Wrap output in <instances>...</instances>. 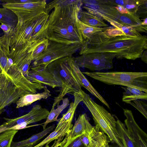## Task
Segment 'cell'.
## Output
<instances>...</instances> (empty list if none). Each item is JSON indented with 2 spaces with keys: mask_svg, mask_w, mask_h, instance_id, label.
Segmentation results:
<instances>
[{
  "mask_svg": "<svg viewBox=\"0 0 147 147\" xmlns=\"http://www.w3.org/2000/svg\"><path fill=\"white\" fill-rule=\"evenodd\" d=\"M80 50L81 55L95 53H114L118 59L135 60L141 57L147 49V37H132L126 35L109 36L105 31L97 33L84 42Z\"/></svg>",
  "mask_w": 147,
  "mask_h": 147,
  "instance_id": "cell-1",
  "label": "cell"
},
{
  "mask_svg": "<svg viewBox=\"0 0 147 147\" xmlns=\"http://www.w3.org/2000/svg\"><path fill=\"white\" fill-rule=\"evenodd\" d=\"M70 57H62L48 64L47 67L59 79L61 87L58 95L55 97L52 109L58 106L65 95L75 93L82 94L83 90L79 82L74 75L69 63Z\"/></svg>",
  "mask_w": 147,
  "mask_h": 147,
  "instance_id": "cell-2",
  "label": "cell"
},
{
  "mask_svg": "<svg viewBox=\"0 0 147 147\" xmlns=\"http://www.w3.org/2000/svg\"><path fill=\"white\" fill-rule=\"evenodd\" d=\"M82 102L91 113L94 123L100 129L106 134L110 141L119 147H124L116 127L114 117L103 107L96 103L83 90Z\"/></svg>",
  "mask_w": 147,
  "mask_h": 147,
  "instance_id": "cell-3",
  "label": "cell"
},
{
  "mask_svg": "<svg viewBox=\"0 0 147 147\" xmlns=\"http://www.w3.org/2000/svg\"><path fill=\"white\" fill-rule=\"evenodd\" d=\"M82 73L108 85H120L131 87L147 93L146 72L86 71Z\"/></svg>",
  "mask_w": 147,
  "mask_h": 147,
  "instance_id": "cell-4",
  "label": "cell"
},
{
  "mask_svg": "<svg viewBox=\"0 0 147 147\" xmlns=\"http://www.w3.org/2000/svg\"><path fill=\"white\" fill-rule=\"evenodd\" d=\"M37 44L36 42H30L10 51L7 56L12 59L13 63L7 67L5 75L13 83L20 84L27 78L33 61L32 53Z\"/></svg>",
  "mask_w": 147,
  "mask_h": 147,
  "instance_id": "cell-5",
  "label": "cell"
},
{
  "mask_svg": "<svg viewBox=\"0 0 147 147\" xmlns=\"http://www.w3.org/2000/svg\"><path fill=\"white\" fill-rule=\"evenodd\" d=\"M47 14L44 12L25 22H18L9 32L0 37V45L3 50L9 53L10 50L32 41L31 36L35 28Z\"/></svg>",
  "mask_w": 147,
  "mask_h": 147,
  "instance_id": "cell-6",
  "label": "cell"
},
{
  "mask_svg": "<svg viewBox=\"0 0 147 147\" xmlns=\"http://www.w3.org/2000/svg\"><path fill=\"white\" fill-rule=\"evenodd\" d=\"M49 15L45 31V38L53 41L66 44L76 43L68 33L63 18L59 5L56 4L46 7L45 13Z\"/></svg>",
  "mask_w": 147,
  "mask_h": 147,
  "instance_id": "cell-7",
  "label": "cell"
},
{
  "mask_svg": "<svg viewBox=\"0 0 147 147\" xmlns=\"http://www.w3.org/2000/svg\"><path fill=\"white\" fill-rule=\"evenodd\" d=\"M84 43L68 44L49 40V44L46 51L39 57L33 61L32 66L45 65L47 66L57 59L72 57L73 54L81 49Z\"/></svg>",
  "mask_w": 147,
  "mask_h": 147,
  "instance_id": "cell-8",
  "label": "cell"
},
{
  "mask_svg": "<svg viewBox=\"0 0 147 147\" xmlns=\"http://www.w3.org/2000/svg\"><path fill=\"white\" fill-rule=\"evenodd\" d=\"M49 112L40 105H36L28 113L23 116L13 119L5 118V121L0 125V131L2 132L8 130H18L34 126V125H28L46 119Z\"/></svg>",
  "mask_w": 147,
  "mask_h": 147,
  "instance_id": "cell-9",
  "label": "cell"
},
{
  "mask_svg": "<svg viewBox=\"0 0 147 147\" xmlns=\"http://www.w3.org/2000/svg\"><path fill=\"white\" fill-rule=\"evenodd\" d=\"M115 57L114 54L109 53H95L73 57L79 68H86L92 71L113 68Z\"/></svg>",
  "mask_w": 147,
  "mask_h": 147,
  "instance_id": "cell-10",
  "label": "cell"
},
{
  "mask_svg": "<svg viewBox=\"0 0 147 147\" xmlns=\"http://www.w3.org/2000/svg\"><path fill=\"white\" fill-rule=\"evenodd\" d=\"M47 4L45 0H36L33 2L23 3H4L2 6L13 11L16 15L18 22L23 23L45 12Z\"/></svg>",
  "mask_w": 147,
  "mask_h": 147,
  "instance_id": "cell-11",
  "label": "cell"
},
{
  "mask_svg": "<svg viewBox=\"0 0 147 147\" xmlns=\"http://www.w3.org/2000/svg\"><path fill=\"white\" fill-rule=\"evenodd\" d=\"M28 94L15 86L4 74H0V112L16 103L22 95Z\"/></svg>",
  "mask_w": 147,
  "mask_h": 147,
  "instance_id": "cell-12",
  "label": "cell"
},
{
  "mask_svg": "<svg viewBox=\"0 0 147 147\" xmlns=\"http://www.w3.org/2000/svg\"><path fill=\"white\" fill-rule=\"evenodd\" d=\"M27 78L32 82L39 83L53 88L61 87L60 81L45 65L30 66Z\"/></svg>",
  "mask_w": 147,
  "mask_h": 147,
  "instance_id": "cell-13",
  "label": "cell"
},
{
  "mask_svg": "<svg viewBox=\"0 0 147 147\" xmlns=\"http://www.w3.org/2000/svg\"><path fill=\"white\" fill-rule=\"evenodd\" d=\"M126 118L124 121L127 130L136 147H147V135L135 121L131 111L123 109Z\"/></svg>",
  "mask_w": 147,
  "mask_h": 147,
  "instance_id": "cell-14",
  "label": "cell"
},
{
  "mask_svg": "<svg viewBox=\"0 0 147 147\" xmlns=\"http://www.w3.org/2000/svg\"><path fill=\"white\" fill-rule=\"evenodd\" d=\"M69 63L71 70L81 87L86 89L93 95L99 99L109 109V106L105 100L93 86L88 80L86 78L74 60L73 57H70Z\"/></svg>",
  "mask_w": 147,
  "mask_h": 147,
  "instance_id": "cell-15",
  "label": "cell"
},
{
  "mask_svg": "<svg viewBox=\"0 0 147 147\" xmlns=\"http://www.w3.org/2000/svg\"><path fill=\"white\" fill-rule=\"evenodd\" d=\"M89 123V118L86 113L80 115L70 131L61 142L59 147H62L67 142L82 135L86 130Z\"/></svg>",
  "mask_w": 147,
  "mask_h": 147,
  "instance_id": "cell-16",
  "label": "cell"
},
{
  "mask_svg": "<svg viewBox=\"0 0 147 147\" xmlns=\"http://www.w3.org/2000/svg\"><path fill=\"white\" fill-rule=\"evenodd\" d=\"M115 21L121 25L131 27L139 32H147V26L142 25V21L136 13L121 14Z\"/></svg>",
  "mask_w": 147,
  "mask_h": 147,
  "instance_id": "cell-17",
  "label": "cell"
},
{
  "mask_svg": "<svg viewBox=\"0 0 147 147\" xmlns=\"http://www.w3.org/2000/svg\"><path fill=\"white\" fill-rule=\"evenodd\" d=\"M55 127V125H53L26 139L18 142L12 141L11 147H33L39 143L41 139L53 131Z\"/></svg>",
  "mask_w": 147,
  "mask_h": 147,
  "instance_id": "cell-18",
  "label": "cell"
},
{
  "mask_svg": "<svg viewBox=\"0 0 147 147\" xmlns=\"http://www.w3.org/2000/svg\"><path fill=\"white\" fill-rule=\"evenodd\" d=\"M44 91L41 93H28L21 96L16 102V108H21L31 105L35 102L42 99H46L50 96V92L45 86Z\"/></svg>",
  "mask_w": 147,
  "mask_h": 147,
  "instance_id": "cell-19",
  "label": "cell"
},
{
  "mask_svg": "<svg viewBox=\"0 0 147 147\" xmlns=\"http://www.w3.org/2000/svg\"><path fill=\"white\" fill-rule=\"evenodd\" d=\"M73 126L71 123L59 127H57L54 131L51 133L42 141L33 147H43L48 145L53 140L59 139H63V138L70 131Z\"/></svg>",
  "mask_w": 147,
  "mask_h": 147,
  "instance_id": "cell-20",
  "label": "cell"
},
{
  "mask_svg": "<svg viewBox=\"0 0 147 147\" xmlns=\"http://www.w3.org/2000/svg\"><path fill=\"white\" fill-rule=\"evenodd\" d=\"M85 132L87 134L89 140L88 147H101L108 142L107 136L96 125L92 126Z\"/></svg>",
  "mask_w": 147,
  "mask_h": 147,
  "instance_id": "cell-21",
  "label": "cell"
},
{
  "mask_svg": "<svg viewBox=\"0 0 147 147\" xmlns=\"http://www.w3.org/2000/svg\"><path fill=\"white\" fill-rule=\"evenodd\" d=\"M76 23L78 30L82 41L89 39L93 35L99 32L105 31L111 27L105 28H96L86 24L77 18Z\"/></svg>",
  "mask_w": 147,
  "mask_h": 147,
  "instance_id": "cell-22",
  "label": "cell"
},
{
  "mask_svg": "<svg viewBox=\"0 0 147 147\" xmlns=\"http://www.w3.org/2000/svg\"><path fill=\"white\" fill-rule=\"evenodd\" d=\"M78 18L84 24L93 27L105 28L109 27L102 18L81 9L79 12Z\"/></svg>",
  "mask_w": 147,
  "mask_h": 147,
  "instance_id": "cell-23",
  "label": "cell"
},
{
  "mask_svg": "<svg viewBox=\"0 0 147 147\" xmlns=\"http://www.w3.org/2000/svg\"><path fill=\"white\" fill-rule=\"evenodd\" d=\"M124 92H123V102L130 104L132 101L138 99H147V93L136 88L129 87H121Z\"/></svg>",
  "mask_w": 147,
  "mask_h": 147,
  "instance_id": "cell-24",
  "label": "cell"
},
{
  "mask_svg": "<svg viewBox=\"0 0 147 147\" xmlns=\"http://www.w3.org/2000/svg\"><path fill=\"white\" fill-rule=\"evenodd\" d=\"M116 127L122 140L124 147H136L135 144L128 132L125 125L115 115Z\"/></svg>",
  "mask_w": 147,
  "mask_h": 147,
  "instance_id": "cell-25",
  "label": "cell"
},
{
  "mask_svg": "<svg viewBox=\"0 0 147 147\" xmlns=\"http://www.w3.org/2000/svg\"><path fill=\"white\" fill-rule=\"evenodd\" d=\"M62 103L61 105L57 106L56 109H51L49 112L45 121L43 123V129L46 127L48 123L55 121H57V118L62 111L69 104V101L67 98H63L62 99Z\"/></svg>",
  "mask_w": 147,
  "mask_h": 147,
  "instance_id": "cell-26",
  "label": "cell"
},
{
  "mask_svg": "<svg viewBox=\"0 0 147 147\" xmlns=\"http://www.w3.org/2000/svg\"><path fill=\"white\" fill-rule=\"evenodd\" d=\"M18 22L16 15L10 9L5 7L0 8V23L8 24L14 28Z\"/></svg>",
  "mask_w": 147,
  "mask_h": 147,
  "instance_id": "cell-27",
  "label": "cell"
},
{
  "mask_svg": "<svg viewBox=\"0 0 147 147\" xmlns=\"http://www.w3.org/2000/svg\"><path fill=\"white\" fill-rule=\"evenodd\" d=\"M102 18L109 22L115 28L121 30L125 35L132 37H140L142 36L140 32L130 27L121 25L115 20H111L105 16H103Z\"/></svg>",
  "mask_w": 147,
  "mask_h": 147,
  "instance_id": "cell-28",
  "label": "cell"
},
{
  "mask_svg": "<svg viewBox=\"0 0 147 147\" xmlns=\"http://www.w3.org/2000/svg\"><path fill=\"white\" fill-rule=\"evenodd\" d=\"M18 131L8 130L0 133V147H11L13 139Z\"/></svg>",
  "mask_w": 147,
  "mask_h": 147,
  "instance_id": "cell-29",
  "label": "cell"
},
{
  "mask_svg": "<svg viewBox=\"0 0 147 147\" xmlns=\"http://www.w3.org/2000/svg\"><path fill=\"white\" fill-rule=\"evenodd\" d=\"M49 44V40L47 38L39 41L32 53L33 61L37 59L46 51Z\"/></svg>",
  "mask_w": 147,
  "mask_h": 147,
  "instance_id": "cell-30",
  "label": "cell"
},
{
  "mask_svg": "<svg viewBox=\"0 0 147 147\" xmlns=\"http://www.w3.org/2000/svg\"><path fill=\"white\" fill-rule=\"evenodd\" d=\"M144 0H125L123 6L129 13H136L139 6Z\"/></svg>",
  "mask_w": 147,
  "mask_h": 147,
  "instance_id": "cell-31",
  "label": "cell"
},
{
  "mask_svg": "<svg viewBox=\"0 0 147 147\" xmlns=\"http://www.w3.org/2000/svg\"><path fill=\"white\" fill-rule=\"evenodd\" d=\"M129 104L137 109L147 119V105L146 103L138 100L132 101Z\"/></svg>",
  "mask_w": 147,
  "mask_h": 147,
  "instance_id": "cell-32",
  "label": "cell"
},
{
  "mask_svg": "<svg viewBox=\"0 0 147 147\" xmlns=\"http://www.w3.org/2000/svg\"><path fill=\"white\" fill-rule=\"evenodd\" d=\"M8 57L0 45V68L1 73L4 74L7 69Z\"/></svg>",
  "mask_w": 147,
  "mask_h": 147,
  "instance_id": "cell-33",
  "label": "cell"
},
{
  "mask_svg": "<svg viewBox=\"0 0 147 147\" xmlns=\"http://www.w3.org/2000/svg\"><path fill=\"white\" fill-rule=\"evenodd\" d=\"M81 136L67 142L62 147H85L81 140Z\"/></svg>",
  "mask_w": 147,
  "mask_h": 147,
  "instance_id": "cell-34",
  "label": "cell"
},
{
  "mask_svg": "<svg viewBox=\"0 0 147 147\" xmlns=\"http://www.w3.org/2000/svg\"><path fill=\"white\" fill-rule=\"evenodd\" d=\"M147 0H144L143 2L139 6L136 14L140 18H147Z\"/></svg>",
  "mask_w": 147,
  "mask_h": 147,
  "instance_id": "cell-35",
  "label": "cell"
},
{
  "mask_svg": "<svg viewBox=\"0 0 147 147\" xmlns=\"http://www.w3.org/2000/svg\"><path fill=\"white\" fill-rule=\"evenodd\" d=\"M106 34L109 36H117L125 35L121 30L116 28L111 27L105 31Z\"/></svg>",
  "mask_w": 147,
  "mask_h": 147,
  "instance_id": "cell-36",
  "label": "cell"
},
{
  "mask_svg": "<svg viewBox=\"0 0 147 147\" xmlns=\"http://www.w3.org/2000/svg\"><path fill=\"white\" fill-rule=\"evenodd\" d=\"M36 0H7L5 1H1L5 3L20 4L27 3L33 2Z\"/></svg>",
  "mask_w": 147,
  "mask_h": 147,
  "instance_id": "cell-37",
  "label": "cell"
},
{
  "mask_svg": "<svg viewBox=\"0 0 147 147\" xmlns=\"http://www.w3.org/2000/svg\"><path fill=\"white\" fill-rule=\"evenodd\" d=\"M115 8L120 14H127L129 13L126 9L123 6L117 5L115 7Z\"/></svg>",
  "mask_w": 147,
  "mask_h": 147,
  "instance_id": "cell-38",
  "label": "cell"
},
{
  "mask_svg": "<svg viewBox=\"0 0 147 147\" xmlns=\"http://www.w3.org/2000/svg\"><path fill=\"white\" fill-rule=\"evenodd\" d=\"M0 28L2 30L4 33H7L11 30L12 28L9 25L1 24L0 25Z\"/></svg>",
  "mask_w": 147,
  "mask_h": 147,
  "instance_id": "cell-39",
  "label": "cell"
},
{
  "mask_svg": "<svg viewBox=\"0 0 147 147\" xmlns=\"http://www.w3.org/2000/svg\"><path fill=\"white\" fill-rule=\"evenodd\" d=\"M63 139H59L55 140L54 142L52 145L50 147H59L61 142ZM45 147H49V145L45 146Z\"/></svg>",
  "mask_w": 147,
  "mask_h": 147,
  "instance_id": "cell-40",
  "label": "cell"
},
{
  "mask_svg": "<svg viewBox=\"0 0 147 147\" xmlns=\"http://www.w3.org/2000/svg\"><path fill=\"white\" fill-rule=\"evenodd\" d=\"M141 57V58L142 60L144 63H147V52L146 50L143 52Z\"/></svg>",
  "mask_w": 147,
  "mask_h": 147,
  "instance_id": "cell-41",
  "label": "cell"
},
{
  "mask_svg": "<svg viewBox=\"0 0 147 147\" xmlns=\"http://www.w3.org/2000/svg\"><path fill=\"white\" fill-rule=\"evenodd\" d=\"M143 21L142 23V25L144 26H147V18H146L143 19Z\"/></svg>",
  "mask_w": 147,
  "mask_h": 147,
  "instance_id": "cell-42",
  "label": "cell"
},
{
  "mask_svg": "<svg viewBox=\"0 0 147 147\" xmlns=\"http://www.w3.org/2000/svg\"><path fill=\"white\" fill-rule=\"evenodd\" d=\"M101 147H109L108 144V142H107L105 144H104L102 145Z\"/></svg>",
  "mask_w": 147,
  "mask_h": 147,
  "instance_id": "cell-43",
  "label": "cell"
},
{
  "mask_svg": "<svg viewBox=\"0 0 147 147\" xmlns=\"http://www.w3.org/2000/svg\"><path fill=\"white\" fill-rule=\"evenodd\" d=\"M1 73V70L0 68V74Z\"/></svg>",
  "mask_w": 147,
  "mask_h": 147,
  "instance_id": "cell-44",
  "label": "cell"
},
{
  "mask_svg": "<svg viewBox=\"0 0 147 147\" xmlns=\"http://www.w3.org/2000/svg\"><path fill=\"white\" fill-rule=\"evenodd\" d=\"M2 112H0V115L1 114Z\"/></svg>",
  "mask_w": 147,
  "mask_h": 147,
  "instance_id": "cell-45",
  "label": "cell"
}]
</instances>
